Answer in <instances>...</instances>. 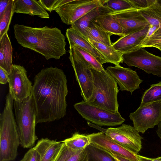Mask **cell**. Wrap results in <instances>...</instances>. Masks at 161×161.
Returning <instances> with one entry per match:
<instances>
[{"instance_id":"cell-1","label":"cell","mask_w":161,"mask_h":161,"mask_svg":"<svg viewBox=\"0 0 161 161\" xmlns=\"http://www.w3.org/2000/svg\"><path fill=\"white\" fill-rule=\"evenodd\" d=\"M32 95L36 113V124L64 117L68 93L66 76L63 70L52 66L42 69L34 78Z\"/></svg>"},{"instance_id":"cell-2","label":"cell","mask_w":161,"mask_h":161,"mask_svg":"<svg viewBox=\"0 0 161 161\" xmlns=\"http://www.w3.org/2000/svg\"><path fill=\"white\" fill-rule=\"evenodd\" d=\"M14 37L18 43L43 56L58 59L66 53L65 37L57 27H33L15 24Z\"/></svg>"},{"instance_id":"cell-3","label":"cell","mask_w":161,"mask_h":161,"mask_svg":"<svg viewBox=\"0 0 161 161\" xmlns=\"http://www.w3.org/2000/svg\"><path fill=\"white\" fill-rule=\"evenodd\" d=\"M14 103V100L8 93L4 109L0 115V161L14 160L20 144L13 110Z\"/></svg>"},{"instance_id":"cell-4","label":"cell","mask_w":161,"mask_h":161,"mask_svg":"<svg viewBox=\"0 0 161 161\" xmlns=\"http://www.w3.org/2000/svg\"><path fill=\"white\" fill-rule=\"evenodd\" d=\"M93 89L91 97L87 102L112 113L118 112L117 83L105 70L100 72L92 69Z\"/></svg>"},{"instance_id":"cell-5","label":"cell","mask_w":161,"mask_h":161,"mask_svg":"<svg viewBox=\"0 0 161 161\" xmlns=\"http://www.w3.org/2000/svg\"><path fill=\"white\" fill-rule=\"evenodd\" d=\"M15 121L20 141L24 148H31L38 139L35 133L36 113L33 97L21 101H14Z\"/></svg>"},{"instance_id":"cell-6","label":"cell","mask_w":161,"mask_h":161,"mask_svg":"<svg viewBox=\"0 0 161 161\" xmlns=\"http://www.w3.org/2000/svg\"><path fill=\"white\" fill-rule=\"evenodd\" d=\"M85 120L99 126H116L125 120L118 112L114 113L82 101L74 105Z\"/></svg>"},{"instance_id":"cell-7","label":"cell","mask_w":161,"mask_h":161,"mask_svg":"<svg viewBox=\"0 0 161 161\" xmlns=\"http://www.w3.org/2000/svg\"><path fill=\"white\" fill-rule=\"evenodd\" d=\"M123 62L129 66L140 69L149 74L161 77V57L140 47L123 53Z\"/></svg>"},{"instance_id":"cell-8","label":"cell","mask_w":161,"mask_h":161,"mask_svg":"<svg viewBox=\"0 0 161 161\" xmlns=\"http://www.w3.org/2000/svg\"><path fill=\"white\" fill-rule=\"evenodd\" d=\"M129 117L134 127L142 134L148 129L158 125L161 119V100L140 104L135 112L130 113Z\"/></svg>"},{"instance_id":"cell-9","label":"cell","mask_w":161,"mask_h":161,"mask_svg":"<svg viewBox=\"0 0 161 161\" xmlns=\"http://www.w3.org/2000/svg\"><path fill=\"white\" fill-rule=\"evenodd\" d=\"M102 129V132L108 137L135 154L140 151L142 138L134 127L123 124L117 128Z\"/></svg>"},{"instance_id":"cell-10","label":"cell","mask_w":161,"mask_h":161,"mask_svg":"<svg viewBox=\"0 0 161 161\" xmlns=\"http://www.w3.org/2000/svg\"><path fill=\"white\" fill-rule=\"evenodd\" d=\"M69 58L80 87L81 95L84 101H87L91 96L93 89L92 68L88 63L75 54L71 48H69Z\"/></svg>"},{"instance_id":"cell-11","label":"cell","mask_w":161,"mask_h":161,"mask_svg":"<svg viewBox=\"0 0 161 161\" xmlns=\"http://www.w3.org/2000/svg\"><path fill=\"white\" fill-rule=\"evenodd\" d=\"M8 77L9 93L14 101H21L32 95V83L23 66L13 64Z\"/></svg>"},{"instance_id":"cell-12","label":"cell","mask_w":161,"mask_h":161,"mask_svg":"<svg viewBox=\"0 0 161 161\" xmlns=\"http://www.w3.org/2000/svg\"><path fill=\"white\" fill-rule=\"evenodd\" d=\"M102 5V0H73L55 11L64 23L71 25L91 11Z\"/></svg>"},{"instance_id":"cell-13","label":"cell","mask_w":161,"mask_h":161,"mask_svg":"<svg viewBox=\"0 0 161 161\" xmlns=\"http://www.w3.org/2000/svg\"><path fill=\"white\" fill-rule=\"evenodd\" d=\"M110 14L120 25L125 36L141 31L150 25L139 10L133 8Z\"/></svg>"},{"instance_id":"cell-14","label":"cell","mask_w":161,"mask_h":161,"mask_svg":"<svg viewBox=\"0 0 161 161\" xmlns=\"http://www.w3.org/2000/svg\"><path fill=\"white\" fill-rule=\"evenodd\" d=\"M106 71L119 85V90L129 92L131 94L140 88L139 85L142 82L136 71L120 65L108 66Z\"/></svg>"},{"instance_id":"cell-15","label":"cell","mask_w":161,"mask_h":161,"mask_svg":"<svg viewBox=\"0 0 161 161\" xmlns=\"http://www.w3.org/2000/svg\"><path fill=\"white\" fill-rule=\"evenodd\" d=\"M91 143L103 150L122 156L131 161H140L135 154L108 137L102 132L88 135Z\"/></svg>"},{"instance_id":"cell-16","label":"cell","mask_w":161,"mask_h":161,"mask_svg":"<svg viewBox=\"0 0 161 161\" xmlns=\"http://www.w3.org/2000/svg\"><path fill=\"white\" fill-rule=\"evenodd\" d=\"M150 25L142 30L121 37L112 46L116 50L123 54L138 48L145 40Z\"/></svg>"},{"instance_id":"cell-17","label":"cell","mask_w":161,"mask_h":161,"mask_svg":"<svg viewBox=\"0 0 161 161\" xmlns=\"http://www.w3.org/2000/svg\"><path fill=\"white\" fill-rule=\"evenodd\" d=\"M66 36L69 42V48L77 46L91 54L102 64L107 63L103 56L88 40L75 29L71 27L67 29Z\"/></svg>"},{"instance_id":"cell-18","label":"cell","mask_w":161,"mask_h":161,"mask_svg":"<svg viewBox=\"0 0 161 161\" xmlns=\"http://www.w3.org/2000/svg\"><path fill=\"white\" fill-rule=\"evenodd\" d=\"M13 13L37 16L44 19H49V14L40 0H14Z\"/></svg>"},{"instance_id":"cell-19","label":"cell","mask_w":161,"mask_h":161,"mask_svg":"<svg viewBox=\"0 0 161 161\" xmlns=\"http://www.w3.org/2000/svg\"><path fill=\"white\" fill-rule=\"evenodd\" d=\"M63 142L42 138L34 147L40 156V161H55L61 148Z\"/></svg>"},{"instance_id":"cell-20","label":"cell","mask_w":161,"mask_h":161,"mask_svg":"<svg viewBox=\"0 0 161 161\" xmlns=\"http://www.w3.org/2000/svg\"><path fill=\"white\" fill-rule=\"evenodd\" d=\"M113 12L104 5H102L91 11L71 25L86 39V30L89 24L96 17L109 14Z\"/></svg>"},{"instance_id":"cell-21","label":"cell","mask_w":161,"mask_h":161,"mask_svg":"<svg viewBox=\"0 0 161 161\" xmlns=\"http://www.w3.org/2000/svg\"><path fill=\"white\" fill-rule=\"evenodd\" d=\"M13 48L8 32L0 39V67L9 74L12 68Z\"/></svg>"},{"instance_id":"cell-22","label":"cell","mask_w":161,"mask_h":161,"mask_svg":"<svg viewBox=\"0 0 161 161\" xmlns=\"http://www.w3.org/2000/svg\"><path fill=\"white\" fill-rule=\"evenodd\" d=\"M88 41L103 56L107 63H112L115 66L123 63V54L116 50L112 46H109L94 40L88 38Z\"/></svg>"},{"instance_id":"cell-23","label":"cell","mask_w":161,"mask_h":161,"mask_svg":"<svg viewBox=\"0 0 161 161\" xmlns=\"http://www.w3.org/2000/svg\"><path fill=\"white\" fill-rule=\"evenodd\" d=\"M110 13L97 17L92 21L112 35L125 36L122 28Z\"/></svg>"},{"instance_id":"cell-24","label":"cell","mask_w":161,"mask_h":161,"mask_svg":"<svg viewBox=\"0 0 161 161\" xmlns=\"http://www.w3.org/2000/svg\"><path fill=\"white\" fill-rule=\"evenodd\" d=\"M55 161H89L86 148L74 150L63 142L62 145Z\"/></svg>"},{"instance_id":"cell-25","label":"cell","mask_w":161,"mask_h":161,"mask_svg":"<svg viewBox=\"0 0 161 161\" xmlns=\"http://www.w3.org/2000/svg\"><path fill=\"white\" fill-rule=\"evenodd\" d=\"M139 11L150 25L160 27L159 29L154 34L161 33V0H156L148 8Z\"/></svg>"},{"instance_id":"cell-26","label":"cell","mask_w":161,"mask_h":161,"mask_svg":"<svg viewBox=\"0 0 161 161\" xmlns=\"http://www.w3.org/2000/svg\"><path fill=\"white\" fill-rule=\"evenodd\" d=\"M86 39L94 40L106 45L111 46V34L103 30L97 25L92 21L86 30Z\"/></svg>"},{"instance_id":"cell-27","label":"cell","mask_w":161,"mask_h":161,"mask_svg":"<svg viewBox=\"0 0 161 161\" xmlns=\"http://www.w3.org/2000/svg\"><path fill=\"white\" fill-rule=\"evenodd\" d=\"M69 148L74 150L84 149L91 144L88 135L80 134L77 132L62 141Z\"/></svg>"},{"instance_id":"cell-28","label":"cell","mask_w":161,"mask_h":161,"mask_svg":"<svg viewBox=\"0 0 161 161\" xmlns=\"http://www.w3.org/2000/svg\"><path fill=\"white\" fill-rule=\"evenodd\" d=\"M86 149L89 161H115L107 152L91 143Z\"/></svg>"},{"instance_id":"cell-29","label":"cell","mask_w":161,"mask_h":161,"mask_svg":"<svg viewBox=\"0 0 161 161\" xmlns=\"http://www.w3.org/2000/svg\"><path fill=\"white\" fill-rule=\"evenodd\" d=\"M69 48H71L75 54L88 63L92 69L100 72L105 70L100 62L86 51L76 46Z\"/></svg>"},{"instance_id":"cell-30","label":"cell","mask_w":161,"mask_h":161,"mask_svg":"<svg viewBox=\"0 0 161 161\" xmlns=\"http://www.w3.org/2000/svg\"><path fill=\"white\" fill-rule=\"evenodd\" d=\"M161 100V82L151 85L143 94L141 104Z\"/></svg>"},{"instance_id":"cell-31","label":"cell","mask_w":161,"mask_h":161,"mask_svg":"<svg viewBox=\"0 0 161 161\" xmlns=\"http://www.w3.org/2000/svg\"><path fill=\"white\" fill-rule=\"evenodd\" d=\"M14 0H10L5 12L0 17V39L8 32L12 17L13 15V5Z\"/></svg>"},{"instance_id":"cell-32","label":"cell","mask_w":161,"mask_h":161,"mask_svg":"<svg viewBox=\"0 0 161 161\" xmlns=\"http://www.w3.org/2000/svg\"><path fill=\"white\" fill-rule=\"evenodd\" d=\"M103 4L113 12L132 8L128 0H102Z\"/></svg>"},{"instance_id":"cell-33","label":"cell","mask_w":161,"mask_h":161,"mask_svg":"<svg viewBox=\"0 0 161 161\" xmlns=\"http://www.w3.org/2000/svg\"><path fill=\"white\" fill-rule=\"evenodd\" d=\"M73 0H40L45 9L50 13Z\"/></svg>"},{"instance_id":"cell-34","label":"cell","mask_w":161,"mask_h":161,"mask_svg":"<svg viewBox=\"0 0 161 161\" xmlns=\"http://www.w3.org/2000/svg\"><path fill=\"white\" fill-rule=\"evenodd\" d=\"M156 0H128L132 8L141 10L152 5Z\"/></svg>"},{"instance_id":"cell-35","label":"cell","mask_w":161,"mask_h":161,"mask_svg":"<svg viewBox=\"0 0 161 161\" xmlns=\"http://www.w3.org/2000/svg\"><path fill=\"white\" fill-rule=\"evenodd\" d=\"M161 43V33L154 34L145 41H144L140 47H153L154 46Z\"/></svg>"},{"instance_id":"cell-36","label":"cell","mask_w":161,"mask_h":161,"mask_svg":"<svg viewBox=\"0 0 161 161\" xmlns=\"http://www.w3.org/2000/svg\"><path fill=\"white\" fill-rule=\"evenodd\" d=\"M19 161H40V156L34 147L30 148Z\"/></svg>"},{"instance_id":"cell-37","label":"cell","mask_w":161,"mask_h":161,"mask_svg":"<svg viewBox=\"0 0 161 161\" xmlns=\"http://www.w3.org/2000/svg\"><path fill=\"white\" fill-rule=\"evenodd\" d=\"M8 74L3 69L0 67V83L5 84L8 82Z\"/></svg>"},{"instance_id":"cell-38","label":"cell","mask_w":161,"mask_h":161,"mask_svg":"<svg viewBox=\"0 0 161 161\" xmlns=\"http://www.w3.org/2000/svg\"><path fill=\"white\" fill-rule=\"evenodd\" d=\"M160 27L158 25H150L146 38L143 42L146 41L153 36L156 32L158 31Z\"/></svg>"},{"instance_id":"cell-39","label":"cell","mask_w":161,"mask_h":161,"mask_svg":"<svg viewBox=\"0 0 161 161\" xmlns=\"http://www.w3.org/2000/svg\"><path fill=\"white\" fill-rule=\"evenodd\" d=\"M10 0H0V17L3 14L8 5Z\"/></svg>"},{"instance_id":"cell-40","label":"cell","mask_w":161,"mask_h":161,"mask_svg":"<svg viewBox=\"0 0 161 161\" xmlns=\"http://www.w3.org/2000/svg\"><path fill=\"white\" fill-rule=\"evenodd\" d=\"M137 156L140 161H161L157 159L156 158H149L137 154Z\"/></svg>"},{"instance_id":"cell-41","label":"cell","mask_w":161,"mask_h":161,"mask_svg":"<svg viewBox=\"0 0 161 161\" xmlns=\"http://www.w3.org/2000/svg\"><path fill=\"white\" fill-rule=\"evenodd\" d=\"M108 152L114 158H116L120 161H131L118 155L113 153H111Z\"/></svg>"},{"instance_id":"cell-42","label":"cell","mask_w":161,"mask_h":161,"mask_svg":"<svg viewBox=\"0 0 161 161\" xmlns=\"http://www.w3.org/2000/svg\"><path fill=\"white\" fill-rule=\"evenodd\" d=\"M156 132L158 136L161 139V119L158 124Z\"/></svg>"},{"instance_id":"cell-43","label":"cell","mask_w":161,"mask_h":161,"mask_svg":"<svg viewBox=\"0 0 161 161\" xmlns=\"http://www.w3.org/2000/svg\"><path fill=\"white\" fill-rule=\"evenodd\" d=\"M153 47L157 48L158 49L160 48H161V43L157 44L154 46Z\"/></svg>"},{"instance_id":"cell-44","label":"cell","mask_w":161,"mask_h":161,"mask_svg":"<svg viewBox=\"0 0 161 161\" xmlns=\"http://www.w3.org/2000/svg\"><path fill=\"white\" fill-rule=\"evenodd\" d=\"M157 159L161 161V156L156 158Z\"/></svg>"},{"instance_id":"cell-45","label":"cell","mask_w":161,"mask_h":161,"mask_svg":"<svg viewBox=\"0 0 161 161\" xmlns=\"http://www.w3.org/2000/svg\"><path fill=\"white\" fill-rule=\"evenodd\" d=\"M114 158V159H115V161H119V160H118V159H116V158Z\"/></svg>"},{"instance_id":"cell-46","label":"cell","mask_w":161,"mask_h":161,"mask_svg":"<svg viewBox=\"0 0 161 161\" xmlns=\"http://www.w3.org/2000/svg\"><path fill=\"white\" fill-rule=\"evenodd\" d=\"M159 49L160 50V51H161V48Z\"/></svg>"}]
</instances>
